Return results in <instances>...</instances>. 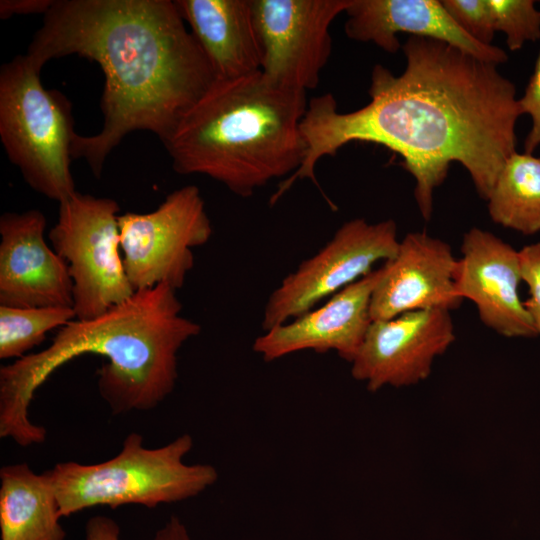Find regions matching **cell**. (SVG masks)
Instances as JSON below:
<instances>
[{
    "mask_svg": "<svg viewBox=\"0 0 540 540\" xmlns=\"http://www.w3.org/2000/svg\"><path fill=\"white\" fill-rule=\"evenodd\" d=\"M518 103L522 115L528 114L532 120L530 132L524 142L525 153L532 154L540 145V53L534 72Z\"/></svg>",
    "mask_w": 540,
    "mask_h": 540,
    "instance_id": "cb8c5ba5",
    "label": "cell"
},
{
    "mask_svg": "<svg viewBox=\"0 0 540 540\" xmlns=\"http://www.w3.org/2000/svg\"><path fill=\"white\" fill-rule=\"evenodd\" d=\"M455 23L477 42L491 45L495 27L488 0H443Z\"/></svg>",
    "mask_w": 540,
    "mask_h": 540,
    "instance_id": "7402d4cb",
    "label": "cell"
},
{
    "mask_svg": "<svg viewBox=\"0 0 540 540\" xmlns=\"http://www.w3.org/2000/svg\"><path fill=\"white\" fill-rule=\"evenodd\" d=\"M181 311L166 284L137 290L99 317L72 320L44 350L2 366L0 437L21 447L44 442L46 429L29 418L34 394L56 369L88 353L107 360L97 386L113 414L156 408L174 390L180 348L201 330Z\"/></svg>",
    "mask_w": 540,
    "mask_h": 540,
    "instance_id": "3957f363",
    "label": "cell"
},
{
    "mask_svg": "<svg viewBox=\"0 0 540 540\" xmlns=\"http://www.w3.org/2000/svg\"><path fill=\"white\" fill-rule=\"evenodd\" d=\"M399 241L392 219L346 221L321 250L303 260L272 291L264 307L262 330L299 317L370 273L374 264L394 257Z\"/></svg>",
    "mask_w": 540,
    "mask_h": 540,
    "instance_id": "9c48e42d",
    "label": "cell"
},
{
    "mask_svg": "<svg viewBox=\"0 0 540 540\" xmlns=\"http://www.w3.org/2000/svg\"><path fill=\"white\" fill-rule=\"evenodd\" d=\"M78 55L104 74L103 126L76 134L73 159L100 177L110 153L131 132L164 144L216 80L211 65L171 0H54L26 56L40 70Z\"/></svg>",
    "mask_w": 540,
    "mask_h": 540,
    "instance_id": "7a4b0ae2",
    "label": "cell"
},
{
    "mask_svg": "<svg viewBox=\"0 0 540 540\" xmlns=\"http://www.w3.org/2000/svg\"><path fill=\"white\" fill-rule=\"evenodd\" d=\"M216 79L261 70L262 46L251 0H174Z\"/></svg>",
    "mask_w": 540,
    "mask_h": 540,
    "instance_id": "e0dca14e",
    "label": "cell"
},
{
    "mask_svg": "<svg viewBox=\"0 0 540 540\" xmlns=\"http://www.w3.org/2000/svg\"><path fill=\"white\" fill-rule=\"evenodd\" d=\"M495 31L506 35L511 51L519 50L527 41L540 39V11L533 0H488Z\"/></svg>",
    "mask_w": 540,
    "mask_h": 540,
    "instance_id": "44dd1931",
    "label": "cell"
},
{
    "mask_svg": "<svg viewBox=\"0 0 540 540\" xmlns=\"http://www.w3.org/2000/svg\"><path fill=\"white\" fill-rule=\"evenodd\" d=\"M346 35L372 42L388 53L402 48L398 33L447 42L486 62H506L497 46L484 45L463 31L438 0H351L345 11Z\"/></svg>",
    "mask_w": 540,
    "mask_h": 540,
    "instance_id": "2e32d148",
    "label": "cell"
},
{
    "mask_svg": "<svg viewBox=\"0 0 540 540\" xmlns=\"http://www.w3.org/2000/svg\"><path fill=\"white\" fill-rule=\"evenodd\" d=\"M54 0H1L0 18L8 19L15 15L42 14L52 7Z\"/></svg>",
    "mask_w": 540,
    "mask_h": 540,
    "instance_id": "d4e9b609",
    "label": "cell"
},
{
    "mask_svg": "<svg viewBox=\"0 0 540 540\" xmlns=\"http://www.w3.org/2000/svg\"><path fill=\"white\" fill-rule=\"evenodd\" d=\"M262 46L261 73L272 82L314 89L332 51L330 26L351 0H251Z\"/></svg>",
    "mask_w": 540,
    "mask_h": 540,
    "instance_id": "30bf717a",
    "label": "cell"
},
{
    "mask_svg": "<svg viewBox=\"0 0 540 540\" xmlns=\"http://www.w3.org/2000/svg\"><path fill=\"white\" fill-rule=\"evenodd\" d=\"M455 339L451 311L443 308L374 320L351 362L352 377L371 392L418 384L429 377L435 359Z\"/></svg>",
    "mask_w": 540,
    "mask_h": 540,
    "instance_id": "8fae6325",
    "label": "cell"
},
{
    "mask_svg": "<svg viewBox=\"0 0 540 540\" xmlns=\"http://www.w3.org/2000/svg\"><path fill=\"white\" fill-rule=\"evenodd\" d=\"M457 260V295L472 301L481 322L507 338H532L536 331L521 300L519 252L493 233L473 227Z\"/></svg>",
    "mask_w": 540,
    "mask_h": 540,
    "instance_id": "7c38bea8",
    "label": "cell"
},
{
    "mask_svg": "<svg viewBox=\"0 0 540 540\" xmlns=\"http://www.w3.org/2000/svg\"><path fill=\"white\" fill-rule=\"evenodd\" d=\"M518 252L522 282L529 292L524 306L540 338V242L525 245Z\"/></svg>",
    "mask_w": 540,
    "mask_h": 540,
    "instance_id": "603a6c76",
    "label": "cell"
},
{
    "mask_svg": "<svg viewBox=\"0 0 540 540\" xmlns=\"http://www.w3.org/2000/svg\"><path fill=\"white\" fill-rule=\"evenodd\" d=\"M457 260L444 240L426 232L406 234L394 257L381 265L371 297L372 320L422 309H457L462 301L455 286Z\"/></svg>",
    "mask_w": 540,
    "mask_h": 540,
    "instance_id": "5bb4252c",
    "label": "cell"
},
{
    "mask_svg": "<svg viewBox=\"0 0 540 540\" xmlns=\"http://www.w3.org/2000/svg\"><path fill=\"white\" fill-rule=\"evenodd\" d=\"M124 267L134 290L166 284L176 291L194 266L193 248L206 244L213 228L200 190L171 192L153 211L118 217Z\"/></svg>",
    "mask_w": 540,
    "mask_h": 540,
    "instance_id": "ba28073f",
    "label": "cell"
},
{
    "mask_svg": "<svg viewBox=\"0 0 540 540\" xmlns=\"http://www.w3.org/2000/svg\"><path fill=\"white\" fill-rule=\"evenodd\" d=\"M40 69L17 55L0 69V138L26 183L58 203L77 190L71 174L76 136L70 101L45 89Z\"/></svg>",
    "mask_w": 540,
    "mask_h": 540,
    "instance_id": "8992f818",
    "label": "cell"
},
{
    "mask_svg": "<svg viewBox=\"0 0 540 540\" xmlns=\"http://www.w3.org/2000/svg\"><path fill=\"white\" fill-rule=\"evenodd\" d=\"M57 497L46 474L27 463L0 470L1 540H64Z\"/></svg>",
    "mask_w": 540,
    "mask_h": 540,
    "instance_id": "ac0fdd59",
    "label": "cell"
},
{
    "mask_svg": "<svg viewBox=\"0 0 540 540\" xmlns=\"http://www.w3.org/2000/svg\"><path fill=\"white\" fill-rule=\"evenodd\" d=\"M76 319L72 307H11L0 305V358L20 359L46 334Z\"/></svg>",
    "mask_w": 540,
    "mask_h": 540,
    "instance_id": "ffe728a7",
    "label": "cell"
},
{
    "mask_svg": "<svg viewBox=\"0 0 540 540\" xmlns=\"http://www.w3.org/2000/svg\"><path fill=\"white\" fill-rule=\"evenodd\" d=\"M381 273V266L373 269L321 307L264 331L254 340L253 351L266 362L305 350L335 351L351 363L373 321L371 297Z\"/></svg>",
    "mask_w": 540,
    "mask_h": 540,
    "instance_id": "9a60e30c",
    "label": "cell"
},
{
    "mask_svg": "<svg viewBox=\"0 0 540 540\" xmlns=\"http://www.w3.org/2000/svg\"><path fill=\"white\" fill-rule=\"evenodd\" d=\"M85 540H121L120 527L110 517H91L85 526Z\"/></svg>",
    "mask_w": 540,
    "mask_h": 540,
    "instance_id": "484cf974",
    "label": "cell"
},
{
    "mask_svg": "<svg viewBox=\"0 0 540 540\" xmlns=\"http://www.w3.org/2000/svg\"><path fill=\"white\" fill-rule=\"evenodd\" d=\"M402 50L406 66L400 75L379 64L373 67L365 106L339 112L330 93L308 102L301 122L304 160L280 184L277 197L299 179L317 184V163L360 141L402 157L426 221L432 216L434 191L454 161L468 171L479 196L488 199L516 152L515 127L522 113L514 84L496 64L441 40L410 36Z\"/></svg>",
    "mask_w": 540,
    "mask_h": 540,
    "instance_id": "6da1fadb",
    "label": "cell"
},
{
    "mask_svg": "<svg viewBox=\"0 0 540 540\" xmlns=\"http://www.w3.org/2000/svg\"><path fill=\"white\" fill-rule=\"evenodd\" d=\"M487 202L494 223L524 235L540 232V157L513 153Z\"/></svg>",
    "mask_w": 540,
    "mask_h": 540,
    "instance_id": "d6986e66",
    "label": "cell"
},
{
    "mask_svg": "<svg viewBox=\"0 0 540 540\" xmlns=\"http://www.w3.org/2000/svg\"><path fill=\"white\" fill-rule=\"evenodd\" d=\"M153 540H192L186 526L176 516H171L169 520L157 530Z\"/></svg>",
    "mask_w": 540,
    "mask_h": 540,
    "instance_id": "4316f807",
    "label": "cell"
},
{
    "mask_svg": "<svg viewBox=\"0 0 540 540\" xmlns=\"http://www.w3.org/2000/svg\"><path fill=\"white\" fill-rule=\"evenodd\" d=\"M119 212L115 200L78 191L59 202L48 237L68 266L78 320L99 317L135 293L122 259Z\"/></svg>",
    "mask_w": 540,
    "mask_h": 540,
    "instance_id": "52a82bcc",
    "label": "cell"
},
{
    "mask_svg": "<svg viewBox=\"0 0 540 540\" xmlns=\"http://www.w3.org/2000/svg\"><path fill=\"white\" fill-rule=\"evenodd\" d=\"M306 92L261 71L216 79L185 113L164 146L182 175L201 174L243 198L302 165Z\"/></svg>",
    "mask_w": 540,
    "mask_h": 540,
    "instance_id": "277c9868",
    "label": "cell"
},
{
    "mask_svg": "<svg viewBox=\"0 0 540 540\" xmlns=\"http://www.w3.org/2000/svg\"><path fill=\"white\" fill-rule=\"evenodd\" d=\"M45 215L37 209L0 217V305L72 307L66 262L44 239Z\"/></svg>",
    "mask_w": 540,
    "mask_h": 540,
    "instance_id": "4fadbf2b",
    "label": "cell"
},
{
    "mask_svg": "<svg viewBox=\"0 0 540 540\" xmlns=\"http://www.w3.org/2000/svg\"><path fill=\"white\" fill-rule=\"evenodd\" d=\"M192 447L188 433L161 447L147 448L142 435L132 432L120 452L107 461L61 462L45 472L62 518L96 506L153 508L195 497L217 481L212 465L185 462Z\"/></svg>",
    "mask_w": 540,
    "mask_h": 540,
    "instance_id": "5b68a950",
    "label": "cell"
}]
</instances>
